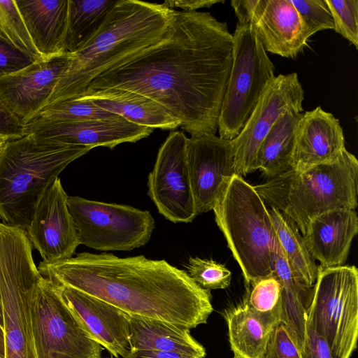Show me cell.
Instances as JSON below:
<instances>
[{"label":"cell","instance_id":"cell-31","mask_svg":"<svg viewBox=\"0 0 358 358\" xmlns=\"http://www.w3.org/2000/svg\"><path fill=\"white\" fill-rule=\"evenodd\" d=\"M117 116L100 108L92 101L77 98L49 104L34 119L52 122H82L111 119Z\"/></svg>","mask_w":358,"mask_h":358},{"label":"cell","instance_id":"cell-30","mask_svg":"<svg viewBox=\"0 0 358 358\" xmlns=\"http://www.w3.org/2000/svg\"><path fill=\"white\" fill-rule=\"evenodd\" d=\"M243 301L273 328L281 322V285L273 273L247 287Z\"/></svg>","mask_w":358,"mask_h":358},{"label":"cell","instance_id":"cell-1","mask_svg":"<svg viewBox=\"0 0 358 358\" xmlns=\"http://www.w3.org/2000/svg\"><path fill=\"white\" fill-rule=\"evenodd\" d=\"M233 60V34L207 12L176 10L155 43L94 78L85 93L117 88L157 101L191 136L215 134Z\"/></svg>","mask_w":358,"mask_h":358},{"label":"cell","instance_id":"cell-7","mask_svg":"<svg viewBox=\"0 0 358 358\" xmlns=\"http://www.w3.org/2000/svg\"><path fill=\"white\" fill-rule=\"evenodd\" d=\"M42 276L34 262L26 231L0 223V294L6 358H36L31 305Z\"/></svg>","mask_w":358,"mask_h":358},{"label":"cell","instance_id":"cell-20","mask_svg":"<svg viewBox=\"0 0 358 358\" xmlns=\"http://www.w3.org/2000/svg\"><path fill=\"white\" fill-rule=\"evenodd\" d=\"M345 149L338 119L317 106L302 113L299 120L292 170L302 171L331 162Z\"/></svg>","mask_w":358,"mask_h":358},{"label":"cell","instance_id":"cell-11","mask_svg":"<svg viewBox=\"0 0 358 358\" xmlns=\"http://www.w3.org/2000/svg\"><path fill=\"white\" fill-rule=\"evenodd\" d=\"M36 358H101L103 347L85 331L57 286L42 276L31 305Z\"/></svg>","mask_w":358,"mask_h":358},{"label":"cell","instance_id":"cell-24","mask_svg":"<svg viewBox=\"0 0 358 358\" xmlns=\"http://www.w3.org/2000/svg\"><path fill=\"white\" fill-rule=\"evenodd\" d=\"M130 316V350L171 352L204 358L206 350L189 329L165 321Z\"/></svg>","mask_w":358,"mask_h":358},{"label":"cell","instance_id":"cell-29","mask_svg":"<svg viewBox=\"0 0 358 358\" xmlns=\"http://www.w3.org/2000/svg\"><path fill=\"white\" fill-rule=\"evenodd\" d=\"M117 0H68L65 52L73 54L96 33Z\"/></svg>","mask_w":358,"mask_h":358},{"label":"cell","instance_id":"cell-22","mask_svg":"<svg viewBox=\"0 0 358 358\" xmlns=\"http://www.w3.org/2000/svg\"><path fill=\"white\" fill-rule=\"evenodd\" d=\"M15 1L29 36L43 59L65 54L68 0Z\"/></svg>","mask_w":358,"mask_h":358},{"label":"cell","instance_id":"cell-37","mask_svg":"<svg viewBox=\"0 0 358 358\" xmlns=\"http://www.w3.org/2000/svg\"><path fill=\"white\" fill-rule=\"evenodd\" d=\"M264 358H301L298 345L282 322L271 333Z\"/></svg>","mask_w":358,"mask_h":358},{"label":"cell","instance_id":"cell-36","mask_svg":"<svg viewBox=\"0 0 358 358\" xmlns=\"http://www.w3.org/2000/svg\"><path fill=\"white\" fill-rule=\"evenodd\" d=\"M37 61L41 60L0 38V77L17 73Z\"/></svg>","mask_w":358,"mask_h":358},{"label":"cell","instance_id":"cell-40","mask_svg":"<svg viewBox=\"0 0 358 358\" xmlns=\"http://www.w3.org/2000/svg\"><path fill=\"white\" fill-rule=\"evenodd\" d=\"M224 2V0H169L162 3L171 9L176 7L185 12H194L201 8H209L214 4Z\"/></svg>","mask_w":358,"mask_h":358},{"label":"cell","instance_id":"cell-16","mask_svg":"<svg viewBox=\"0 0 358 358\" xmlns=\"http://www.w3.org/2000/svg\"><path fill=\"white\" fill-rule=\"evenodd\" d=\"M67 198L61 180L57 178L42 196L25 230L44 262L70 259L80 245L68 208Z\"/></svg>","mask_w":358,"mask_h":358},{"label":"cell","instance_id":"cell-2","mask_svg":"<svg viewBox=\"0 0 358 358\" xmlns=\"http://www.w3.org/2000/svg\"><path fill=\"white\" fill-rule=\"evenodd\" d=\"M38 270L55 284L92 295L129 315L189 329L206 324L213 310L210 290L164 259L85 252L63 261H42Z\"/></svg>","mask_w":358,"mask_h":358},{"label":"cell","instance_id":"cell-43","mask_svg":"<svg viewBox=\"0 0 358 358\" xmlns=\"http://www.w3.org/2000/svg\"><path fill=\"white\" fill-rule=\"evenodd\" d=\"M0 325L3 327V308H2V303H1V294H0Z\"/></svg>","mask_w":358,"mask_h":358},{"label":"cell","instance_id":"cell-35","mask_svg":"<svg viewBox=\"0 0 358 358\" xmlns=\"http://www.w3.org/2000/svg\"><path fill=\"white\" fill-rule=\"evenodd\" d=\"M299 12L310 35L334 29L331 14L325 0H290Z\"/></svg>","mask_w":358,"mask_h":358},{"label":"cell","instance_id":"cell-39","mask_svg":"<svg viewBox=\"0 0 358 358\" xmlns=\"http://www.w3.org/2000/svg\"><path fill=\"white\" fill-rule=\"evenodd\" d=\"M26 135L25 125L20 122L0 99V138L11 141Z\"/></svg>","mask_w":358,"mask_h":358},{"label":"cell","instance_id":"cell-15","mask_svg":"<svg viewBox=\"0 0 358 358\" xmlns=\"http://www.w3.org/2000/svg\"><path fill=\"white\" fill-rule=\"evenodd\" d=\"M185 151L196 213L212 210L236 175L231 141L196 135L187 138Z\"/></svg>","mask_w":358,"mask_h":358},{"label":"cell","instance_id":"cell-41","mask_svg":"<svg viewBox=\"0 0 358 358\" xmlns=\"http://www.w3.org/2000/svg\"><path fill=\"white\" fill-rule=\"evenodd\" d=\"M124 358H197L194 356L171 352L155 350L129 351Z\"/></svg>","mask_w":358,"mask_h":358},{"label":"cell","instance_id":"cell-32","mask_svg":"<svg viewBox=\"0 0 358 358\" xmlns=\"http://www.w3.org/2000/svg\"><path fill=\"white\" fill-rule=\"evenodd\" d=\"M0 38L38 60H43L29 36L15 0H0Z\"/></svg>","mask_w":358,"mask_h":358},{"label":"cell","instance_id":"cell-25","mask_svg":"<svg viewBox=\"0 0 358 358\" xmlns=\"http://www.w3.org/2000/svg\"><path fill=\"white\" fill-rule=\"evenodd\" d=\"M273 273L281 285V322L287 328L301 351L305 338L307 310L313 288L306 286L293 272L277 236L273 252Z\"/></svg>","mask_w":358,"mask_h":358},{"label":"cell","instance_id":"cell-5","mask_svg":"<svg viewBox=\"0 0 358 358\" xmlns=\"http://www.w3.org/2000/svg\"><path fill=\"white\" fill-rule=\"evenodd\" d=\"M92 148L45 143L31 135L8 141L0 155V218L26 230L48 187Z\"/></svg>","mask_w":358,"mask_h":358},{"label":"cell","instance_id":"cell-6","mask_svg":"<svg viewBox=\"0 0 358 358\" xmlns=\"http://www.w3.org/2000/svg\"><path fill=\"white\" fill-rule=\"evenodd\" d=\"M213 210L246 286L272 275L276 235L266 205L254 186L234 175Z\"/></svg>","mask_w":358,"mask_h":358},{"label":"cell","instance_id":"cell-8","mask_svg":"<svg viewBox=\"0 0 358 358\" xmlns=\"http://www.w3.org/2000/svg\"><path fill=\"white\" fill-rule=\"evenodd\" d=\"M274 71L252 27L237 23L233 34L232 65L217 122L219 137L232 141L239 134L275 78Z\"/></svg>","mask_w":358,"mask_h":358},{"label":"cell","instance_id":"cell-10","mask_svg":"<svg viewBox=\"0 0 358 358\" xmlns=\"http://www.w3.org/2000/svg\"><path fill=\"white\" fill-rule=\"evenodd\" d=\"M80 244L99 251H129L145 245L155 229L150 213L134 207L68 196Z\"/></svg>","mask_w":358,"mask_h":358},{"label":"cell","instance_id":"cell-14","mask_svg":"<svg viewBox=\"0 0 358 358\" xmlns=\"http://www.w3.org/2000/svg\"><path fill=\"white\" fill-rule=\"evenodd\" d=\"M238 23L249 24L266 52L296 57L311 36L290 0H232Z\"/></svg>","mask_w":358,"mask_h":358},{"label":"cell","instance_id":"cell-12","mask_svg":"<svg viewBox=\"0 0 358 358\" xmlns=\"http://www.w3.org/2000/svg\"><path fill=\"white\" fill-rule=\"evenodd\" d=\"M187 136L170 132L159 148L148 177V194L159 213L173 223H187L197 215L186 160Z\"/></svg>","mask_w":358,"mask_h":358},{"label":"cell","instance_id":"cell-4","mask_svg":"<svg viewBox=\"0 0 358 358\" xmlns=\"http://www.w3.org/2000/svg\"><path fill=\"white\" fill-rule=\"evenodd\" d=\"M254 187L266 205L292 220L303 236L317 216L356 208L358 161L345 149L331 162L302 171L292 169Z\"/></svg>","mask_w":358,"mask_h":358},{"label":"cell","instance_id":"cell-26","mask_svg":"<svg viewBox=\"0 0 358 358\" xmlns=\"http://www.w3.org/2000/svg\"><path fill=\"white\" fill-rule=\"evenodd\" d=\"M302 113L282 114L262 142L253 169L260 170L271 178L292 169L296 134Z\"/></svg>","mask_w":358,"mask_h":358},{"label":"cell","instance_id":"cell-21","mask_svg":"<svg viewBox=\"0 0 358 358\" xmlns=\"http://www.w3.org/2000/svg\"><path fill=\"white\" fill-rule=\"evenodd\" d=\"M358 232L355 210L336 209L322 213L310 221L303 240L309 253L321 268L343 266L354 237Z\"/></svg>","mask_w":358,"mask_h":358},{"label":"cell","instance_id":"cell-27","mask_svg":"<svg viewBox=\"0 0 358 358\" xmlns=\"http://www.w3.org/2000/svg\"><path fill=\"white\" fill-rule=\"evenodd\" d=\"M225 318L234 358H264L273 328L243 301L226 309Z\"/></svg>","mask_w":358,"mask_h":358},{"label":"cell","instance_id":"cell-34","mask_svg":"<svg viewBox=\"0 0 358 358\" xmlns=\"http://www.w3.org/2000/svg\"><path fill=\"white\" fill-rule=\"evenodd\" d=\"M334 29L358 48V0H325Z\"/></svg>","mask_w":358,"mask_h":358},{"label":"cell","instance_id":"cell-33","mask_svg":"<svg viewBox=\"0 0 358 358\" xmlns=\"http://www.w3.org/2000/svg\"><path fill=\"white\" fill-rule=\"evenodd\" d=\"M187 268L190 278L203 289H225L230 285L231 271L214 260L189 257Z\"/></svg>","mask_w":358,"mask_h":358},{"label":"cell","instance_id":"cell-19","mask_svg":"<svg viewBox=\"0 0 358 358\" xmlns=\"http://www.w3.org/2000/svg\"><path fill=\"white\" fill-rule=\"evenodd\" d=\"M55 285L62 299L87 334L113 356L124 358L130 350L129 315L83 292Z\"/></svg>","mask_w":358,"mask_h":358},{"label":"cell","instance_id":"cell-44","mask_svg":"<svg viewBox=\"0 0 358 358\" xmlns=\"http://www.w3.org/2000/svg\"><path fill=\"white\" fill-rule=\"evenodd\" d=\"M7 141H8L0 138V155H1L3 149L4 148Z\"/></svg>","mask_w":358,"mask_h":358},{"label":"cell","instance_id":"cell-23","mask_svg":"<svg viewBox=\"0 0 358 358\" xmlns=\"http://www.w3.org/2000/svg\"><path fill=\"white\" fill-rule=\"evenodd\" d=\"M78 98L92 101L108 112L152 129L174 130L180 127V122L164 106L134 92L103 89L85 93Z\"/></svg>","mask_w":358,"mask_h":358},{"label":"cell","instance_id":"cell-28","mask_svg":"<svg viewBox=\"0 0 358 358\" xmlns=\"http://www.w3.org/2000/svg\"><path fill=\"white\" fill-rule=\"evenodd\" d=\"M275 235L294 273L308 287H313L318 266L311 257L295 223L279 210L270 208Z\"/></svg>","mask_w":358,"mask_h":358},{"label":"cell","instance_id":"cell-18","mask_svg":"<svg viewBox=\"0 0 358 358\" xmlns=\"http://www.w3.org/2000/svg\"><path fill=\"white\" fill-rule=\"evenodd\" d=\"M69 61L65 53L0 77V99L22 124H28L48 105Z\"/></svg>","mask_w":358,"mask_h":358},{"label":"cell","instance_id":"cell-42","mask_svg":"<svg viewBox=\"0 0 358 358\" xmlns=\"http://www.w3.org/2000/svg\"><path fill=\"white\" fill-rule=\"evenodd\" d=\"M0 358H6V345L4 331L0 325Z\"/></svg>","mask_w":358,"mask_h":358},{"label":"cell","instance_id":"cell-3","mask_svg":"<svg viewBox=\"0 0 358 358\" xmlns=\"http://www.w3.org/2000/svg\"><path fill=\"white\" fill-rule=\"evenodd\" d=\"M175 12L163 3L117 0L96 33L69 54V66L48 105L81 96L97 76L157 42Z\"/></svg>","mask_w":358,"mask_h":358},{"label":"cell","instance_id":"cell-9","mask_svg":"<svg viewBox=\"0 0 358 358\" xmlns=\"http://www.w3.org/2000/svg\"><path fill=\"white\" fill-rule=\"evenodd\" d=\"M307 319L327 342L334 358H350L358 335V270L318 266Z\"/></svg>","mask_w":358,"mask_h":358},{"label":"cell","instance_id":"cell-13","mask_svg":"<svg viewBox=\"0 0 358 358\" xmlns=\"http://www.w3.org/2000/svg\"><path fill=\"white\" fill-rule=\"evenodd\" d=\"M303 99L304 92L296 73L275 76L239 134L231 141L236 175L254 171L256 155L264 138L282 114L302 113Z\"/></svg>","mask_w":358,"mask_h":358},{"label":"cell","instance_id":"cell-17","mask_svg":"<svg viewBox=\"0 0 358 358\" xmlns=\"http://www.w3.org/2000/svg\"><path fill=\"white\" fill-rule=\"evenodd\" d=\"M27 135L45 143L106 147L134 143L149 136L154 129L136 124L120 116L82 122H52L33 119L25 125Z\"/></svg>","mask_w":358,"mask_h":358},{"label":"cell","instance_id":"cell-38","mask_svg":"<svg viewBox=\"0 0 358 358\" xmlns=\"http://www.w3.org/2000/svg\"><path fill=\"white\" fill-rule=\"evenodd\" d=\"M300 352L301 358H334L327 342L308 319L304 342Z\"/></svg>","mask_w":358,"mask_h":358}]
</instances>
